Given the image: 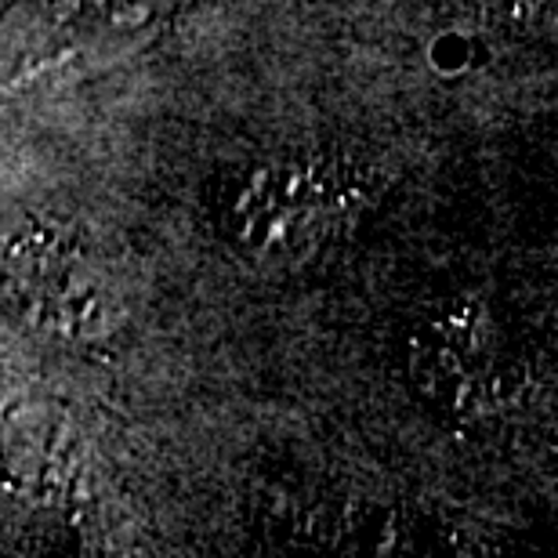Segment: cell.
Here are the masks:
<instances>
[{
  "instance_id": "6da1fadb",
  "label": "cell",
  "mask_w": 558,
  "mask_h": 558,
  "mask_svg": "<svg viewBox=\"0 0 558 558\" xmlns=\"http://www.w3.org/2000/svg\"><path fill=\"white\" fill-rule=\"evenodd\" d=\"M414 377L421 392L450 410L494 399V330L478 305H450L424 319L414 338Z\"/></svg>"
},
{
  "instance_id": "7a4b0ae2",
  "label": "cell",
  "mask_w": 558,
  "mask_h": 558,
  "mask_svg": "<svg viewBox=\"0 0 558 558\" xmlns=\"http://www.w3.org/2000/svg\"><path fill=\"white\" fill-rule=\"evenodd\" d=\"M218 221L243 251L272 254L316 226V196L294 167L251 163L221 185Z\"/></svg>"
},
{
  "instance_id": "3957f363",
  "label": "cell",
  "mask_w": 558,
  "mask_h": 558,
  "mask_svg": "<svg viewBox=\"0 0 558 558\" xmlns=\"http://www.w3.org/2000/svg\"><path fill=\"white\" fill-rule=\"evenodd\" d=\"M15 287L22 305H26V316L40 330L59 333V338L70 341L106 338L120 316V305L109 294L106 279L87 269L84 258L65 262L59 269L40 272Z\"/></svg>"
},
{
  "instance_id": "277c9868",
  "label": "cell",
  "mask_w": 558,
  "mask_h": 558,
  "mask_svg": "<svg viewBox=\"0 0 558 558\" xmlns=\"http://www.w3.org/2000/svg\"><path fill=\"white\" fill-rule=\"evenodd\" d=\"M505 4V15L515 22V26H537V22L548 15L551 0H500Z\"/></svg>"
}]
</instances>
